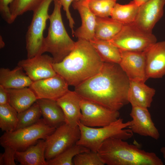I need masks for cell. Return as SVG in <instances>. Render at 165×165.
Listing matches in <instances>:
<instances>
[{
	"label": "cell",
	"instance_id": "ab89813d",
	"mask_svg": "<svg viewBox=\"0 0 165 165\" xmlns=\"http://www.w3.org/2000/svg\"><path fill=\"white\" fill-rule=\"evenodd\" d=\"M88 1L90 0H88ZM116 1L117 0H115Z\"/></svg>",
	"mask_w": 165,
	"mask_h": 165
},
{
	"label": "cell",
	"instance_id": "83f0119b",
	"mask_svg": "<svg viewBox=\"0 0 165 165\" xmlns=\"http://www.w3.org/2000/svg\"><path fill=\"white\" fill-rule=\"evenodd\" d=\"M90 151L83 146L74 144L53 158L46 160L47 165H73V159L76 155Z\"/></svg>",
	"mask_w": 165,
	"mask_h": 165
},
{
	"label": "cell",
	"instance_id": "74e56055",
	"mask_svg": "<svg viewBox=\"0 0 165 165\" xmlns=\"http://www.w3.org/2000/svg\"><path fill=\"white\" fill-rule=\"evenodd\" d=\"M5 44L3 41L2 38V36H0V49H2L5 46Z\"/></svg>",
	"mask_w": 165,
	"mask_h": 165
},
{
	"label": "cell",
	"instance_id": "5b68a950",
	"mask_svg": "<svg viewBox=\"0 0 165 165\" xmlns=\"http://www.w3.org/2000/svg\"><path fill=\"white\" fill-rule=\"evenodd\" d=\"M130 125V121L124 122L123 119L119 118L108 125L97 128L85 126L79 122L78 125L81 135L76 144L97 152L101 144L109 138L125 141L132 138L133 133L129 128Z\"/></svg>",
	"mask_w": 165,
	"mask_h": 165
},
{
	"label": "cell",
	"instance_id": "30bf717a",
	"mask_svg": "<svg viewBox=\"0 0 165 165\" xmlns=\"http://www.w3.org/2000/svg\"><path fill=\"white\" fill-rule=\"evenodd\" d=\"M80 105L81 114L80 122L87 127H104L119 118V111L110 110L86 99L82 98Z\"/></svg>",
	"mask_w": 165,
	"mask_h": 165
},
{
	"label": "cell",
	"instance_id": "e575fe53",
	"mask_svg": "<svg viewBox=\"0 0 165 165\" xmlns=\"http://www.w3.org/2000/svg\"><path fill=\"white\" fill-rule=\"evenodd\" d=\"M63 7V9L65 12L67 20L68 21L69 26L71 29L72 34L73 36L74 31L73 28L75 23L72 16L70 11L69 7L71 4L74 1L79 0H58Z\"/></svg>",
	"mask_w": 165,
	"mask_h": 165
},
{
	"label": "cell",
	"instance_id": "7402d4cb",
	"mask_svg": "<svg viewBox=\"0 0 165 165\" xmlns=\"http://www.w3.org/2000/svg\"><path fill=\"white\" fill-rule=\"evenodd\" d=\"M36 102L43 119L48 125L56 128L65 123L63 112L56 101L40 99H37Z\"/></svg>",
	"mask_w": 165,
	"mask_h": 165
},
{
	"label": "cell",
	"instance_id": "8d00e7d4",
	"mask_svg": "<svg viewBox=\"0 0 165 165\" xmlns=\"http://www.w3.org/2000/svg\"><path fill=\"white\" fill-rule=\"evenodd\" d=\"M139 6L143 4L148 0H133Z\"/></svg>",
	"mask_w": 165,
	"mask_h": 165
},
{
	"label": "cell",
	"instance_id": "f546056e",
	"mask_svg": "<svg viewBox=\"0 0 165 165\" xmlns=\"http://www.w3.org/2000/svg\"><path fill=\"white\" fill-rule=\"evenodd\" d=\"M43 0H13L9 6L13 21L19 16L28 11H33Z\"/></svg>",
	"mask_w": 165,
	"mask_h": 165
},
{
	"label": "cell",
	"instance_id": "4dcf8cb0",
	"mask_svg": "<svg viewBox=\"0 0 165 165\" xmlns=\"http://www.w3.org/2000/svg\"><path fill=\"white\" fill-rule=\"evenodd\" d=\"M115 0H90L88 6L97 17H107L111 16L112 10L116 4Z\"/></svg>",
	"mask_w": 165,
	"mask_h": 165
},
{
	"label": "cell",
	"instance_id": "9c48e42d",
	"mask_svg": "<svg viewBox=\"0 0 165 165\" xmlns=\"http://www.w3.org/2000/svg\"><path fill=\"white\" fill-rule=\"evenodd\" d=\"M80 135L78 125L73 127L65 123L56 128L45 140L46 160L53 158L76 144L80 139Z\"/></svg>",
	"mask_w": 165,
	"mask_h": 165
},
{
	"label": "cell",
	"instance_id": "7a4b0ae2",
	"mask_svg": "<svg viewBox=\"0 0 165 165\" xmlns=\"http://www.w3.org/2000/svg\"><path fill=\"white\" fill-rule=\"evenodd\" d=\"M104 63L89 41L78 39L71 52L53 66L69 86L75 87L98 73Z\"/></svg>",
	"mask_w": 165,
	"mask_h": 165
},
{
	"label": "cell",
	"instance_id": "5bb4252c",
	"mask_svg": "<svg viewBox=\"0 0 165 165\" xmlns=\"http://www.w3.org/2000/svg\"><path fill=\"white\" fill-rule=\"evenodd\" d=\"M165 0H148L139 6L134 24L149 33L163 16Z\"/></svg>",
	"mask_w": 165,
	"mask_h": 165
},
{
	"label": "cell",
	"instance_id": "f1b7e54d",
	"mask_svg": "<svg viewBox=\"0 0 165 165\" xmlns=\"http://www.w3.org/2000/svg\"><path fill=\"white\" fill-rule=\"evenodd\" d=\"M42 116L36 101L28 108L18 113V123L16 130L33 125L38 121Z\"/></svg>",
	"mask_w": 165,
	"mask_h": 165
},
{
	"label": "cell",
	"instance_id": "836d02e7",
	"mask_svg": "<svg viewBox=\"0 0 165 165\" xmlns=\"http://www.w3.org/2000/svg\"><path fill=\"white\" fill-rule=\"evenodd\" d=\"M13 0H0V13L2 18L7 23L13 22L9 10V6Z\"/></svg>",
	"mask_w": 165,
	"mask_h": 165
},
{
	"label": "cell",
	"instance_id": "ffe728a7",
	"mask_svg": "<svg viewBox=\"0 0 165 165\" xmlns=\"http://www.w3.org/2000/svg\"><path fill=\"white\" fill-rule=\"evenodd\" d=\"M33 82L19 65L12 70L4 68H0V85L6 89L29 87Z\"/></svg>",
	"mask_w": 165,
	"mask_h": 165
},
{
	"label": "cell",
	"instance_id": "6da1fadb",
	"mask_svg": "<svg viewBox=\"0 0 165 165\" xmlns=\"http://www.w3.org/2000/svg\"><path fill=\"white\" fill-rule=\"evenodd\" d=\"M130 80L119 64L104 62L99 72L75 87L82 98L119 111L129 103Z\"/></svg>",
	"mask_w": 165,
	"mask_h": 165
},
{
	"label": "cell",
	"instance_id": "1f68e13d",
	"mask_svg": "<svg viewBox=\"0 0 165 165\" xmlns=\"http://www.w3.org/2000/svg\"><path fill=\"white\" fill-rule=\"evenodd\" d=\"M75 165H104L97 152L90 151L78 154L73 160Z\"/></svg>",
	"mask_w": 165,
	"mask_h": 165
},
{
	"label": "cell",
	"instance_id": "2e32d148",
	"mask_svg": "<svg viewBox=\"0 0 165 165\" xmlns=\"http://www.w3.org/2000/svg\"><path fill=\"white\" fill-rule=\"evenodd\" d=\"M145 53L148 79L163 77L165 75V41L156 42Z\"/></svg>",
	"mask_w": 165,
	"mask_h": 165
},
{
	"label": "cell",
	"instance_id": "277c9868",
	"mask_svg": "<svg viewBox=\"0 0 165 165\" xmlns=\"http://www.w3.org/2000/svg\"><path fill=\"white\" fill-rule=\"evenodd\" d=\"M53 2V10L49 15L47 35L44 38V52L50 53L53 63H56L61 61L71 52L75 42L69 36L64 26L61 14V5L58 0Z\"/></svg>",
	"mask_w": 165,
	"mask_h": 165
},
{
	"label": "cell",
	"instance_id": "ba28073f",
	"mask_svg": "<svg viewBox=\"0 0 165 165\" xmlns=\"http://www.w3.org/2000/svg\"><path fill=\"white\" fill-rule=\"evenodd\" d=\"M109 41L120 50L145 52L157 42L152 34L139 28L134 23L124 24L119 32Z\"/></svg>",
	"mask_w": 165,
	"mask_h": 165
},
{
	"label": "cell",
	"instance_id": "e0dca14e",
	"mask_svg": "<svg viewBox=\"0 0 165 165\" xmlns=\"http://www.w3.org/2000/svg\"><path fill=\"white\" fill-rule=\"evenodd\" d=\"M73 9L78 11L82 21L81 26L74 33L78 39L90 41L94 38L96 18L90 9L88 0H79L72 3Z\"/></svg>",
	"mask_w": 165,
	"mask_h": 165
},
{
	"label": "cell",
	"instance_id": "d6a6232c",
	"mask_svg": "<svg viewBox=\"0 0 165 165\" xmlns=\"http://www.w3.org/2000/svg\"><path fill=\"white\" fill-rule=\"evenodd\" d=\"M4 148V152L0 154V165H16L15 154L16 150L9 146Z\"/></svg>",
	"mask_w": 165,
	"mask_h": 165
},
{
	"label": "cell",
	"instance_id": "52a82bcc",
	"mask_svg": "<svg viewBox=\"0 0 165 165\" xmlns=\"http://www.w3.org/2000/svg\"><path fill=\"white\" fill-rule=\"evenodd\" d=\"M54 0H43L33 11L32 19L25 35L27 58L43 54L44 52L43 32L49 19L48 11Z\"/></svg>",
	"mask_w": 165,
	"mask_h": 165
},
{
	"label": "cell",
	"instance_id": "d6986e66",
	"mask_svg": "<svg viewBox=\"0 0 165 165\" xmlns=\"http://www.w3.org/2000/svg\"><path fill=\"white\" fill-rule=\"evenodd\" d=\"M143 82L130 80L128 100L131 106L149 108L156 90Z\"/></svg>",
	"mask_w": 165,
	"mask_h": 165
},
{
	"label": "cell",
	"instance_id": "cb8c5ba5",
	"mask_svg": "<svg viewBox=\"0 0 165 165\" xmlns=\"http://www.w3.org/2000/svg\"><path fill=\"white\" fill-rule=\"evenodd\" d=\"M123 25L111 17H97L94 38L110 41L119 32Z\"/></svg>",
	"mask_w": 165,
	"mask_h": 165
},
{
	"label": "cell",
	"instance_id": "8992f818",
	"mask_svg": "<svg viewBox=\"0 0 165 165\" xmlns=\"http://www.w3.org/2000/svg\"><path fill=\"white\" fill-rule=\"evenodd\" d=\"M56 129L48 125L43 119H40L31 126L5 132L0 138V144L3 148L9 146L17 151H23L36 144L39 139L45 140Z\"/></svg>",
	"mask_w": 165,
	"mask_h": 165
},
{
	"label": "cell",
	"instance_id": "3957f363",
	"mask_svg": "<svg viewBox=\"0 0 165 165\" xmlns=\"http://www.w3.org/2000/svg\"><path fill=\"white\" fill-rule=\"evenodd\" d=\"M120 139L109 138L99 148L97 153L108 165H163L162 160L153 152L146 151Z\"/></svg>",
	"mask_w": 165,
	"mask_h": 165
},
{
	"label": "cell",
	"instance_id": "484cf974",
	"mask_svg": "<svg viewBox=\"0 0 165 165\" xmlns=\"http://www.w3.org/2000/svg\"><path fill=\"white\" fill-rule=\"evenodd\" d=\"M139 6L133 0L125 5L116 3L112 10L111 17L123 24L134 23Z\"/></svg>",
	"mask_w": 165,
	"mask_h": 165
},
{
	"label": "cell",
	"instance_id": "44dd1931",
	"mask_svg": "<svg viewBox=\"0 0 165 165\" xmlns=\"http://www.w3.org/2000/svg\"><path fill=\"white\" fill-rule=\"evenodd\" d=\"M46 146L45 140L39 139L24 151H16L15 161L21 165H47L45 156Z\"/></svg>",
	"mask_w": 165,
	"mask_h": 165
},
{
	"label": "cell",
	"instance_id": "f35d334b",
	"mask_svg": "<svg viewBox=\"0 0 165 165\" xmlns=\"http://www.w3.org/2000/svg\"><path fill=\"white\" fill-rule=\"evenodd\" d=\"M160 152L163 154V157L164 160V163L165 164V147H162L160 149Z\"/></svg>",
	"mask_w": 165,
	"mask_h": 165
},
{
	"label": "cell",
	"instance_id": "8fae6325",
	"mask_svg": "<svg viewBox=\"0 0 165 165\" xmlns=\"http://www.w3.org/2000/svg\"><path fill=\"white\" fill-rule=\"evenodd\" d=\"M53 63L52 57L42 54L20 60L17 65L33 82L56 75L57 74L53 68Z\"/></svg>",
	"mask_w": 165,
	"mask_h": 165
},
{
	"label": "cell",
	"instance_id": "ac0fdd59",
	"mask_svg": "<svg viewBox=\"0 0 165 165\" xmlns=\"http://www.w3.org/2000/svg\"><path fill=\"white\" fill-rule=\"evenodd\" d=\"M81 97L75 91L69 90L56 101L61 108L65 123L72 127L78 126L81 114Z\"/></svg>",
	"mask_w": 165,
	"mask_h": 165
},
{
	"label": "cell",
	"instance_id": "603a6c76",
	"mask_svg": "<svg viewBox=\"0 0 165 165\" xmlns=\"http://www.w3.org/2000/svg\"><path fill=\"white\" fill-rule=\"evenodd\" d=\"M9 104L18 113L28 108L35 102L37 99L29 87L18 89H7Z\"/></svg>",
	"mask_w": 165,
	"mask_h": 165
},
{
	"label": "cell",
	"instance_id": "9a60e30c",
	"mask_svg": "<svg viewBox=\"0 0 165 165\" xmlns=\"http://www.w3.org/2000/svg\"><path fill=\"white\" fill-rule=\"evenodd\" d=\"M130 115L132 119L129 128L133 133L155 140L159 139V131L152 120L148 108L132 106Z\"/></svg>",
	"mask_w": 165,
	"mask_h": 165
},
{
	"label": "cell",
	"instance_id": "4316f807",
	"mask_svg": "<svg viewBox=\"0 0 165 165\" xmlns=\"http://www.w3.org/2000/svg\"><path fill=\"white\" fill-rule=\"evenodd\" d=\"M18 112L9 104L0 105V128L8 132L16 130L18 123Z\"/></svg>",
	"mask_w": 165,
	"mask_h": 165
},
{
	"label": "cell",
	"instance_id": "4fadbf2b",
	"mask_svg": "<svg viewBox=\"0 0 165 165\" xmlns=\"http://www.w3.org/2000/svg\"><path fill=\"white\" fill-rule=\"evenodd\" d=\"M120 51L121 60L119 64L129 80L145 82L148 79L145 52Z\"/></svg>",
	"mask_w": 165,
	"mask_h": 165
},
{
	"label": "cell",
	"instance_id": "d590c367",
	"mask_svg": "<svg viewBox=\"0 0 165 165\" xmlns=\"http://www.w3.org/2000/svg\"><path fill=\"white\" fill-rule=\"evenodd\" d=\"M9 104V97L6 89L0 85V105Z\"/></svg>",
	"mask_w": 165,
	"mask_h": 165
},
{
	"label": "cell",
	"instance_id": "d4e9b609",
	"mask_svg": "<svg viewBox=\"0 0 165 165\" xmlns=\"http://www.w3.org/2000/svg\"><path fill=\"white\" fill-rule=\"evenodd\" d=\"M89 42L104 62L119 64L120 50L109 41L94 38Z\"/></svg>",
	"mask_w": 165,
	"mask_h": 165
},
{
	"label": "cell",
	"instance_id": "7c38bea8",
	"mask_svg": "<svg viewBox=\"0 0 165 165\" xmlns=\"http://www.w3.org/2000/svg\"><path fill=\"white\" fill-rule=\"evenodd\" d=\"M68 85L61 75L33 81L29 87L37 99H46L57 101L68 90Z\"/></svg>",
	"mask_w": 165,
	"mask_h": 165
}]
</instances>
